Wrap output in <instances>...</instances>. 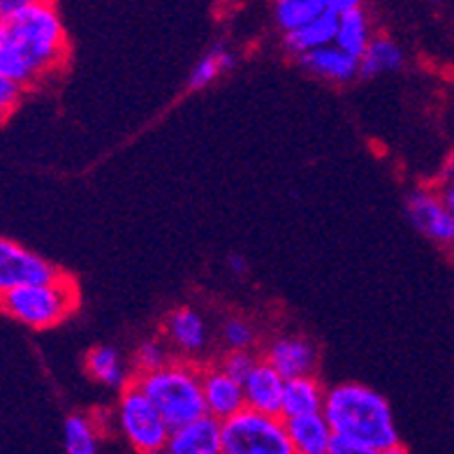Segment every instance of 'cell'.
Returning a JSON list of instances; mask_svg holds the SVG:
<instances>
[{
  "instance_id": "cell-1",
  "label": "cell",
  "mask_w": 454,
  "mask_h": 454,
  "mask_svg": "<svg viewBox=\"0 0 454 454\" xmlns=\"http://www.w3.org/2000/svg\"><path fill=\"white\" fill-rule=\"evenodd\" d=\"M67 56L70 43L54 0L0 19V74L26 90L63 70Z\"/></svg>"
},
{
  "instance_id": "cell-2",
  "label": "cell",
  "mask_w": 454,
  "mask_h": 454,
  "mask_svg": "<svg viewBox=\"0 0 454 454\" xmlns=\"http://www.w3.org/2000/svg\"><path fill=\"white\" fill-rule=\"evenodd\" d=\"M323 412L334 434L355 438L366 445L371 454L401 452L395 412L376 389L359 383L336 385L327 389Z\"/></svg>"
},
{
  "instance_id": "cell-3",
  "label": "cell",
  "mask_w": 454,
  "mask_h": 454,
  "mask_svg": "<svg viewBox=\"0 0 454 454\" xmlns=\"http://www.w3.org/2000/svg\"><path fill=\"white\" fill-rule=\"evenodd\" d=\"M135 383L156 403L172 429L207 412L202 392V366L192 359H172L160 369L135 376Z\"/></svg>"
},
{
  "instance_id": "cell-4",
  "label": "cell",
  "mask_w": 454,
  "mask_h": 454,
  "mask_svg": "<svg viewBox=\"0 0 454 454\" xmlns=\"http://www.w3.org/2000/svg\"><path fill=\"white\" fill-rule=\"evenodd\" d=\"M82 294L72 276L63 274L49 281L26 283L0 297V309L30 329H51L66 323L79 309Z\"/></svg>"
},
{
  "instance_id": "cell-5",
  "label": "cell",
  "mask_w": 454,
  "mask_h": 454,
  "mask_svg": "<svg viewBox=\"0 0 454 454\" xmlns=\"http://www.w3.org/2000/svg\"><path fill=\"white\" fill-rule=\"evenodd\" d=\"M223 454H294L283 415L244 406L223 419Z\"/></svg>"
},
{
  "instance_id": "cell-6",
  "label": "cell",
  "mask_w": 454,
  "mask_h": 454,
  "mask_svg": "<svg viewBox=\"0 0 454 454\" xmlns=\"http://www.w3.org/2000/svg\"><path fill=\"white\" fill-rule=\"evenodd\" d=\"M116 419H119V431L135 452H165L172 427L168 425V419L162 418L156 403L144 395V389L135 380L121 389Z\"/></svg>"
},
{
  "instance_id": "cell-7",
  "label": "cell",
  "mask_w": 454,
  "mask_h": 454,
  "mask_svg": "<svg viewBox=\"0 0 454 454\" xmlns=\"http://www.w3.org/2000/svg\"><path fill=\"white\" fill-rule=\"evenodd\" d=\"M406 211L412 227L445 251L454 253V215L434 185H419L408 195Z\"/></svg>"
},
{
  "instance_id": "cell-8",
  "label": "cell",
  "mask_w": 454,
  "mask_h": 454,
  "mask_svg": "<svg viewBox=\"0 0 454 454\" xmlns=\"http://www.w3.org/2000/svg\"><path fill=\"white\" fill-rule=\"evenodd\" d=\"M60 270L37 253L28 251L12 239L0 237V297L26 283L49 281Z\"/></svg>"
},
{
  "instance_id": "cell-9",
  "label": "cell",
  "mask_w": 454,
  "mask_h": 454,
  "mask_svg": "<svg viewBox=\"0 0 454 454\" xmlns=\"http://www.w3.org/2000/svg\"><path fill=\"white\" fill-rule=\"evenodd\" d=\"M202 392L207 412L221 422L246 406L241 380L230 376L218 362L202 366Z\"/></svg>"
},
{
  "instance_id": "cell-10",
  "label": "cell",
  "mask_w": 454,
  "mask_h": 454,
  "mask_svg": "<svg viewBox=\"0 0 454 454\" xmlns=\"http://www.w3.org/2000/svg\"><path fill=\"white\" fill-rule=\"evenodd\" d=\"M169 454H223V422L204 412L181 427H174L169 434Z\"/></svg>"
},
{
  "instance_id": "cell-11",
  "label": "cell",
  "mask_w": 454,
  "mask_h": 454,
  "mask_svg": "<svg viewBox=\"0 0 454 454\" xmlns=\"http://www.w3.org/2000/svg\"><path fill=\"white\" fill-rule=\"evenodd\" d=\"M162 334L172 350L179 353L184 359H198L207 350L209 336H207V325L204 317L195 309H174L165 317Z\"/></svg>"
},
{
  "instance_id": "cell-12",
  "label": "cell",
  "mask_w": 454,
  "mask_h": 454,
  "mask_svg": "<svg viewBox=\"0 0 454 454\" xmlns=\"http://www.w3.org/2000/svg\"><path fill=\"white\" fill-rule=\"evenodd\" d=\"M283 378L313 376L317 366V348L306 336H278L262 355Z\"/></svg>"
},
{
  "instance_id": "cell-13",
  "label": "cell",
  "mask_w": 454,
  "mask_h": 454,
  "mask_svg": "<svg viewBox=\"0 0 454 454\" xmlns=\"http://www.w3.org/2000/svg\"><path fill=\"white\" fill-rule=\"evenodd\" d=\"M241 385H244L246 406L262 412H271V415H281L286 378L267 359H260L255 369L248 373V378Z\"/></svg>"
},
{
  "instance_id": "cell-14",
  "label": "cell",
  "mask_w": 454,
  "mask_h": 454,
  "mask_svg": "<svg viewBox=\"0 0 454 454\" xmlns=\"http://www.w3.org/2000/svg\"><path fill=\"white\" fill-rule=\"evenodd\" d=\"M297 59L311 74L327 79V82H334V84L350 82V79L359 74L357 56L348 54L346 49H340L336 43L317 47L313 51H306V54L297 56Z\"/></svg>"
},
{
  "instance_id": "cell-15",
  "label": "cell",
  "mask_w": 454,
  "mask_h": 454,
  "mask_svg": "<svg viewBox=\"0 0 454 454\" xmlns=\"http://www.w3.org/2000/svg\"><path fill=\"white\" fill-rule=\"evenodd\" d=\"M286 431L294 454H329V442H332L334 431L329 427L323 411L287 418Z\"/></svg>"
},
{
  "instance_id": "cell-16",
  "label": "cell",
  "mask_w": 454,
  "mask_h": 454,
  "mask_svg": "<svg viewBox=\"0 0 454 454\" xmlns=\"http://www.w3.org/2000/svg\"><path fill=\"white\" fill-rule=\"evenodd\" d=\"M336 26H339V14L334 10H325L317 17H313L311 21H306L304 26L287 30L283 44L293 56H301L306 51H313V49L334 43Z\"/></svg>"
},
{
  "instance_id": "cell-17",
  "label": "cell",
  "mask_w": 454,
  "mask_h": 454,
  "mask_svg": "<svg viewBox=\"0 0 454 454\" xmlns=\"http://www.w3.org/2000/svg\"><path fill=\"white\" fill-rule=\"evenodd\" d=\"M86 373L105 387L123 389L135 380L128 371L123 355L112 346H98L86 355Z\"/></svg>"
},
{
  "instance_id": "cell-18",
  "label": "cell",
  "mask_w": 454,
  "mask_h": 454,
  "mask_svg": "<svg viewBox=\"0 0 454 454\" xmlns=\"http://www.w3.org/2000/svg\"><path fill=\"white\" fill-rule=\"evenodd\" d=\"M325 396H327V392L323 389V385L317 383L316 376L287 378L281 415L287 419L306 415V412H320L325 406Z\"/></svg>"
},
{
  "instance_id": "cell-19",
  "label": "cell",
  "mask_w": 454,
  "mask_h": 454,
  "mask_svg": "<svg viewBox=\"0 0 454 454\" xmlns=\"http://www.w3.org/2000/svg\"><path fill=\"white\" fill-rule=\"evenodd\" d=\"M371 40H373V30H371V19L364 12V7H355V10L339 14L334 43L340 49H346L348 54L362 59Z\"/></svg>"
},
{
  "instance_id": "cell-20",
  "label": "cell",
  "mask_w": 454,
  "mask_h": 454,
  "mask_svg": "<svg viewBox=\"0 0 454 454\" xmlns=\"http://www.w3.org/2000/svg\"><path fill=\"white\" fill-rule=\"evenodd\" d=\"M403 66V51L387 35H373L366 51L359 59V74L364 79L378 77L385 72H395Z\"/></svg>"
},
{
  "instance_id": "cell-21",
  "label": "cell",
  "mask_w": 454,
  "mask_h": 454,
  "mask_svg": "<svg viewBox=\"0 0 454 454\" xmlns=\"http://www.w3.org/2000/svg\"><path fill=\"white\" fill-rule=\"evenodd\" d=\"M102 429L90 415H70L63 427V445L70 454H96L100 450Z\"/></svg>"
},
{
  "instance_id": "cell-22",
  "label": "cell",
  "mask_w": 454,
  "mask_h": 454,
  "mask_svg": "<svg viewBox=\"0 0 454 454\" xmlns=\"http://www.w3.org/2000/svg\"><path fill=\"white\" fill-rule=\"evenodd\" d=\"M234 67V54L232 51H227L223 44L214 47L211 51L202 56L198 66L192 67L191 79H188V89L191 90H202L207 86H211L215 79L221 77L223 72L232 70Z\"/></svg>"
},
{
  "instance_id": "cell-23",
  "label": "cell",
  "mask_w": 454,
  "mask_h": 454,
  "mask_svg": "<svg viewBox=\"0 0 454 454\" xmlns=\"http://www.w3.org/2000/svg\"><path fill=\"white\" fill-rule=\"evenodd\" d=\"M325 10H329L327 0H274L276 24L283 33L304 26Z\"/></svg>"
},
{
  "instance_id": "cell-24",
  "label": "cell",
  "mask_w": 454,
  "mask_h": 454,
  "mask_svg": "<svg viewBox=\"0 0 454 454\" xmlns=\"http://www.w3.org/2000/svg\"><path fill=\"white\" fill-rule=\"evenodd\" d=\"M221 340L225 350H253L257 343V332L248 320L232 316L223 323Z\"/></svg>"
},
{
  "instance_id": "cell-25",
  "label": "cell",
  "mask_w": 454,
  "mask_h": 454,
  "mask_svg": "<svg viewBox=\"0 0 454 454\" xmlns=\"http://www.w3.org/2000/svg\"><path fill=\"white\" fill-rule=\"evenodd\" d=\"M168 362H172L169 357V343L160 339H149L139 343L135 355H132V364H135V371L139 373H149V371H156L160 366H165Z\"/></svg>"
},
{
  "instance_id": "cell-26",
  "label": "cell",
  "mask_w": 454,
  "mask_h": 454,
  "mask_svg": "<svg viewBox=\"0 0 454 454\" xmlns=\"http://www.w3.org/2000/svg\"><path fill=\"white\" fill-rule=\"evenodd\" d=\"M257 362H260V357H257L253 350H225V355L218 359V364H221L230 376L241 380V383H244L246 378H248V373L255 369Z\"/></svg>"
},
{
  "instance_id": "cell-27",
  "label": "cell",
  "mask_w": 454,
  "mask_h": 454,
  "mask_svg": "<svg viewBox=\"0 0 454 454\" xmlns=\"http://www.w3.org/2000/svg\"><path fill=\"white\" fill-rule=\"evenodd\" d=\"M434 188H436L441 200L445 202V207H448L454 215V156L445 162V168H442L441 174H438Z\"/></svg>"
},
{
  "instance_id": "cell-28",
  "label": "cell",
  "mask_w": 454,
  "mask_h": 454,
  "mask_svg": "<svg viewBox=\"0 0 454 454\" xmlns=\"http://www.w3.org/2000/svg\"><path fill=\"white\" fill-rule=\"evenodd\" d=\"M329 454H371V450L355 438L334 434L332 442H329Z\"/></svg>"
},
{
  "instance_id": "cell-29",
  "label": "cell",
  "mask_w": 454,
  "mask_h": 454,
  "mask_svg": "<svg viewBox=\"0 0 454 454\" xmlns=\"http://www.w3.org/2000/svg\"><path fill=\"white\" fill-rule=\"evenodd\" d=\"M40 3H49V0H0V19L12 17V14L28 10L33 5H40Z\"/></svg>"
},
{
  "instance_id": "cell-30",
  "label": "cell",
  "mask_w": 454,
  "mask_h": 454,
  "mask_svg": "<svg viewBox=\"0 0 454 454\" xmlns=\"http://www.w3.org/2000/svg\"><path fill=\"white\" fill-rule=\"evenodd\" d=\"M227 270L232 271L234 276H239V278H241V276L248 274V262H246L241 255H230V257H227Z\"/></svg>"
},
{
  "instance_id": "cell-31",
  "label": "cell",
  "mask_w": 454,
  "mask_h": 454,
  "mask_svg": "<svg viewBox=\"0 0 454 454\" xmlns=\"http://www.w3.org/2000/svg\"><path fill=\"white\" fill-rule=\"evenodd\" d=\"M364 0H327L329 10H334L336 14L348 12V10H355V7H362Z\"/></svg>"
},
{
  "instance_id": "cell-32",
  "label": "cell",
  "mask_w": 454,
  "mask_h": 454,
  "mask_svg": "<svg viewBox=\"0 0 454 454\" xmlns=\"http://www.w3.org/2000/svg\"><path fill=\"white\" fill-rule=\"evenodd\" d=\"M7 116H10V112H7L5 105H3V102H0V123H3V121H5Z\"/></svg>"
},
{
  "instance_id": "cell-33",
  "label": "cell",
  "mask_w": 454,
  "mask_h": 454,
  "mask_svg": "<svg viewBox=\"0 0 454 454\" xmlns=\"http://www.w3.org/2000/svg\"><path fill=\"white\" fill-rule=\"evenodd\" d=\"M431 3H441V0H431Z\"/></svg>"
}]
</instances>
